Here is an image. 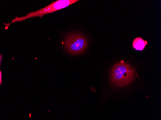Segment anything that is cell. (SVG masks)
Here are the masks:
<instances>
[{"label":"cell","instance_id":"5b68a950","mask_svg":"<svg viewBox=\"0 0 161 120\" xmlns=\"http://www.w3.org/2000/svg\"><path fill=\"white\" fill-rule=\"evenodd\" d=\"M2 84V73L0 71V85Z\"/></svg>","mask_w":161,"mask_h":120},{"label":"cell","instance_id":"7a4b0ae2","mask_svg":"<svg viewBox=\"0 0 161 120\" xmlns=\"http://www.w3.org/2000/svg\"><path fill=\"white\" fill-rule=\"evenodd\" d=\"M77 0H58L56 2H53L51 4L47 5L41 9L36 11L30 13L26 16L23 17H16L15 18L12 20L11 22L8 24H4L5 25V29L7 30L9 27L13 23H16L17 22H21L27 19L34 17H39L42 18V16H45L48 13H52L57 11L60 10L62 9L74 4L77 2Z\"/></svg>","mask_w":161,"mask_h":120},{"label":"cell","instance_id":"277c9868","mask_svg":"<svg viewBox=\"0 0 161 120\" xmlns=\"http://www.w3.org/2000/svg\"><path fill=\"white\" fill-rule=\"evenodd\" d=\"M147 45L148 42L140 37H137L135 39L133 42V47L138 51H142L143 50Z\"/></svg>","mask_w":161,"mask_h":120},{"label":"cell","instance_id":"3957f363","mask_svg":"<svg viewBox=\"0 0 161 120\" xmlns=\"http://www.w3.org/2000/svg\"><path fill=\"white\" fill-rule=\"evenodd\" d=\"M88 45L86 38L80 33H69L64 41L65 49L72 55L82 54L87 48Z\"/></svg>","mask_w":161,"mask_h":120},{"label":"cell","instance_id":"8992f818","mask_svg":"<svg viewBox=\"0 0 161 120\" xmlns=\"http://www.w3.org/2000/svg\"><path fill=\"white\" fill-rule=\"evenodd\" d=\"M3 59V55L1 54H0V67H1V65L2 61Z\"/></svg>","mask_w":161,"mask_h":120},{"label":"cell","instance_id":"6da1fadb","mask_svg":"<svg viewBox=\"0 0 161 120\" xmlns=\"http://www.w3.org/2000/svg\"><path fill=\"white\" fill-rule=\"evenodd\" d=\"M135 76L134 68L123 61L115 64L111 70V82L118 87L128 85L134 80Z\"/></svg>","mask_w":161,"mask_h":120}]
</instances>
